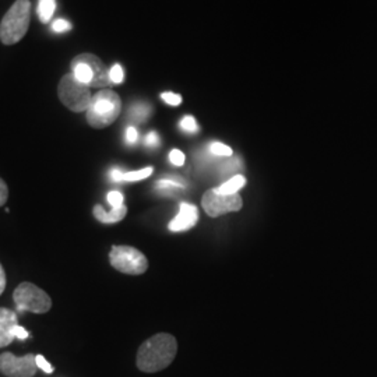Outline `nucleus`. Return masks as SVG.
Returning <instances> with one entry per match:
<instances>
[{"instance_id": "1", "label": "nucleus", "mask_w": 377, "mask_h": 377, "mask_svg": "<svg viewBox=\"0 0 377 377\" xmlns=\"http://www.w3.org/2000/svg\"><path fill=\"white\" fill-rule=\"evenodd\" d=\"M178 352V342L171 334H155L141 344L137 352V368L145 373H155L168 368Z\"/></svg>"}, {"instance_id": "2", "label": "nucleus", "mask_w": 377, "mask_h": 377, "mask_svg": "<svg viewBox=\"0 0 377 377\" xmlns=\"http://www.w3.org/2000/svg\"><path fill=\"white\" fill-rule=\"evenodd\" d=\"M31 21V1L16 0L7 10L0 23V41L4 45H14L20 42L30 27Z\"/></svg>"}, {"instance_id": "3", "label": "nucleus", "mask_w": 377, "mask_h": 377, "mask_svg": "<svg viewBox=\"0 0 377 377\" xmlns=\"http://www.w3.org/2000/svg\"><path fill=\"white\" fill-rule=\"evenodd\" d=\"M122 111L121 97L108 88L100 90L87 109L88 125L94 128H105L112 125Z\"/></svg>"}, {"instance_id": "4", "label": "nucleus", "mask_w": 377, "mask_h": 377, "mask_svg": "<svg viewBox=\"0 0 377 377\" xmlns=\"http://www.w3.org/2000/svg\"><path fill=\"white\" fill-rule=\"evenodd\" d=\"M70 67L76 78L88 87L104 90L112 83L107 66L92 54L77 55L70 63Z\"/></svg>"}, {"instance_id": "5", "label": "nucleus", "mask_w": 377, "mask_h": 377, "mask_svg": "<svg viewBox=\"0 0 377 377\" xmlns=\"http://www.w3.org/2000/svg\"><path fill=\"white\" fill-rule=\"evenodd\" d=\"M58 95L63 105L76 114L87 111L92 101L90 87L78 81L73 73L63 76L58 85Z\"/></svg>"}, {"instance_id": "6", "label": "nucleus", "mask_w": 377, "mask_h": 377, "mask_svg": "<svg viewBox=\"0 0 377 377\" xmlns=\"http://www.w3.org/2000/svg\"><path fill=\"white\" fill-rule=\"evenodd\" d=\"M13 299L18 311H28L32 313H47L52 308L51 297L32 282H21L14 289Z\"/></svg>"}, {"instance_id": "7", "label": "nucleus", "mask_w": 377, "mask_h": 377, "mask_svg": "<svg viewBox=\"0 0 377 377\" xmlns=\"http://www.w3.org/2000/svg\"><path fill=\"white\" fill-rule=\"evenodd\" d=\"M111 265L128 275L144 274L148 268L147 257L131 246H114L109 253Z\"/></svg>"}, {"instance_id": "8", "label": "nucleus", "mask_w": 377, "mask_h": 377, "mask_svg": "<svg viewBox=\"0 0 377 377\" xmlns=\"http://www.w3.org/2000/svg\"><path fill=\"white\" fill-rule=\"evenodd\" d=\"M38 371L35 355L27 354L21 358L11 352L0 355V372L7 377H34Z\"/></svg>"}, {"instance_id": "9", "label": "nucleus", "mask_w": 377, "mask_h": 377, "mask_svg": "<svg viewBox=\"0 0 377 377\" xmlns=\"http://www.w3.org/2000/svg\"><path fill=\"white\" fill-rule=\"evenodd\" d=\"M201 203H203L205 213L214 218L222 214H227V213L239 211L242 208V198L238 193L231 194V196H224V194H218L214 188L205 191Z\"/></svg>"}, {"instance_id": "10", "label": "nucleus", "mask_w": 377, "mask_h": 377, "mask_svg": "<svg viewBox=\"0 0 377 377\" xmlns=\"http://www.w3.org/2000/svg\"><path fill=\"white\" fill-rule=\"evenodd\" d=\"M14 338L27 340L28 331L18 325L17 316L6 308H0V348H4L13 342Z\"/></svg>"}, {"instance_id": "11", "label": "nucleus", "mask_w": 377, "mask_h": 377, "mask_svg": "<svg viewBox=\"0 0 377 377\" xmlns=\"http://www.w3.org/2000/svg\"><path fill=\"white\" fill-rule=\"evenodd\" d=\"M198 221V211L196 205L188 204V203H182L179 207L178 215L169 222L168 228L172 232H184L191 229Z\"/></svg>"}, {"instance_id": "12", "label": "nucleus", "mask_w": 377, "mask_h": 377, "mask_svg": "<svg viewBox=\"0 0 377 377\" xmlns=\"http://www.w3.org/2000/svg\"><path fill=\"white\" fill-rule=\"evenodd\" d=\"M94 213V217L102 222V224H115V222H119L122 221L127 214V207H119V208H112L111 211H105L102 205L97 204L92 210Z\"/></svg>"}, {"instance_id": "13", "label": "nucleus", "mask_w": 377, "mask_h": 377, "mask_svg": "<svg viewBox=\"0 0 377 377\" xmlns=\"http://www.w3.org/2000/svg\"><path fill=\"white\" fill-rule=\"evenodd\" d=\"M246 179L242 175H235L232 176L229 181H227L225 184H222L220 188H214L218 194H224V196H231V194H237L241 188L245 186Z\"/></svg>"}, {"instance_id": "14", "label": "nucleus", "mask_w": 377, "mask_h": 377, "mask_svg": "<svg viewBox=\"0 0 377 377\" xmlns=\"http://www.w3.org/2000/svg\"><path fill=\"white\" fill-rule=\"evenodd\" d=\"M56 10V0H40L38 1V17L40 21L47 24L51 21Z\"/></svg>"}, {"instance_id": "15", "label": "nucleus", "mask_w": 377, "mask_h": 377, "mask_svg": "<svg viewBox=\"0 0 377 377\" xmlns=\"http://www.w3.org/2000/svg\"><path fill=\"white\" fill-rule=\"evenodd\" d=\"M151 114V108L147 104H136L134 107H131L130 109V116L136 121V122H143L148 118V115Z\"/></svg>"}, {"instance_id": "16", "label": "nucleus", "mask_w": 377, "mask_h": 377, "mask_svg": "<svg viewBox=\"0 0 377 377\" xmlns=\"http://www.w3.org/2000/svg\"><path fill=\"white\" fill-rule=\"evenodd\" d=\"M152 167H147L140 171H133V172H126L124 174V182H138L145 178H148L152 174Z\"/></svg>"}, {"instance_id": "17", "label": "nucleus", "mask_w": 377, "mask_h": 377, "mask_svg": "<svg viewBox=\"0 0 377 377\" xmlns=\"http://www.w3.org/2000/svg\"><path fill=\"white\" fill-rule=\"evenodd\" d=\"M157 188L161 191H172L176 188H184L185 185L179 181V179H174V178H168V179H161L157 184Z\"/></svg>"}, {"instance_id": "18", "label": "nucleus", "mask_w": 377, "mask_h": 377, "mask_svg": "<svg viewBox=\"0 0 377 377\" xmlns=\"http://www.w3.org/2000/svg\"><path fill=\"white\" fill-rule=\"evenodd\" d=\"M210 152L217 157H231L232 155V148L222 144V143H213L210 145Z\"/></svg>"}, {"instance_id": "19", "label": "nucleus", "mask_w": 377, "mask_h": 377, "mask_svg": "<svg viewBox=\"0 0 377 377\" xmlns=\"http://www.w3.org/2000/svg\"><path fill=\"white\" fill-rule=\"evenodd\" d=\"M109 77L114 84H121L125 80V71L121 64H114V67L109 70Z\"/></svg>"}, {"instance_id": "20", "label": "nucleus", "mask_w": 377, "mask_h": 377, "mask_svg": "<svg viewBox=\"0 0 377 377\" xmlns=\"http://www.w3.org/2000/svg\"><path fill=\"white\" fill-rule=\"evenodd\" d=\"M108 201L109 204L112 205V208H119V207H124V194L118 190H112L109 191L108 194Z\"/></svg>"}, {"instance_id": "21", "label": "nucleus", "mask_w": 377, "mask_h": 377, "mask_svg": "<svg viewBox=\"0 0 377 377\" xmlns=\"http://www.w3.org/2000/svg\"><path fill=\"white\" fill-rule=\"evenodd\" d=\"M161 98L164 100L165 104L172 105V107H178L182 104V97L178 94H174V92H162Z\"/></svg>"}, {"instance_id": "22", "label": "nucleus", "mask_w": 377, "mask_h": 377, "mask_svg": "<svg viewBox=\"0 0 377 377\" xmlns=\"http://www.w3.org/2000/svg\"><path fill=\"white\" fill-rule=\"evenodd\" d=\"M181 128L188 133H196L198 130V126L193 116H185L181 122Z\"/></svg>"}, {"instance_id": "23", "label": "nucleus", "mask_w": 377, "mask_h": 377, "mask_svg": "<svg viewBox=\"0 0 377 377\" xmlns=\"http://www.w3.org/2000/svg\"><path fill=\"white\" fill-rule=\"evenodd\" d=\"M169 161L176 167H182L185 164V154L179 150H172L169 154Z\"/></svg>"}, {"instance_id": "24", "label": "nucleus", "mask_w": 377, "mask_h": 377, "mask_svg": "<svg viewBox=\"0 0 377 377\" xmlns=\"http://www.w3.org/2000/svg\"><path fill=\"white\" fill-rule=\"evenodd\" d=\"M35 361H37L38 369H42L45 373H52L54 372L52 365L42 355H35Z\"/></svg>"}, {"instance_id": "25", "label": "nucleus", "mask_w": 377, "mask_h": 377, "mask_svg": "<svg viewBox=\"0 0 377 377\" xmlns=\"http://www.w3.org/2000/svg\"><path fill=\"white\" fill-rule=\"evenodd\" d=\"M137 138H138V133H137L136 127L128 126L127 130H126V141H127V144H134L137 141Z\"/></svg>"}, {"instance_id": "26", "label": "nucleus", "mask_w": 377, "mask_h": 377, "mask_svg": "<svg viewBox=\"0 0 377 377\" xmlns=\"http://www.w3.org/2000/svg\"><path fill=\"white\" fill-rule=\"evenodd\" d=\"M56 32H63V31H68L71 28V24L66 20H56L54 23V27H52Z\"/></svg>"}, {"instance_id": "27", "label": "nucleus", "mask_w": 377, "mask_h": 377, "mask_svg": "<svg viewBox=\"0 0 377 377\" xmlns=\"http://www.w3.org/2000/svg\"><path fill=\"white\" fill-rule=\"evenodd\" d=\"M145 144H147L148 147H157V145L160 144V137H158V134H157L155 131L148 133L147 137H145Z\"/></svg>"}, {"instance_id": "28", "label": "nucleus", "mask_w": 377, "mask_h": 377, "mask_svg": "<svg viewBox=\"0 0 377 377\" xmlns=\"http://www.w3.org/2000/svg\"><path fill=\"white\" fill-rule=\"evenodd\" d=\"M7 198H8V188L4 184V181L0 178V207L4 205Z\"/></svg>"}, {"instance_id": "29", "label": "nucleus", "mask_w": 377, "mask_h": 377, "mask_svg": "<svg viewBox=\"0 0 377 377\" xmlns=\"http://www.w3.org/2000/svg\"><path fill=\"white\" fill-rule=\"evenodd\" d=\"M124 174L125 172H122L121 169H114L111 172V178H112L114 182H124Z\"/></svg>"}, {"instance_id": "30", "label": "nucleus", "mask_w": 377, "mask_h": 377, "mask_svg": "<svg viewBox=\"0 0 377 377\" xmlns=\"http://www.w3.org/2000/svg\"><path fill=\"white\" fill-rule=\"evenodd\" d=\"M4 288H6V273H4L3 265H1V263H0V295L3 294Z\"/></svg>"}]
</instances>
